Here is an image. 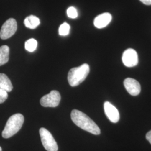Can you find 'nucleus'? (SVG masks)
<instances>
[{
    "label": "nucleus",
    "instance_id": "1",
    "mask_svg": "<svg viewBox=\"0 0 151 151\" xmlns=\"http://www.w3.org/2000/svg\"><path fill=\"white\" fill-rule=\"evenodd\" d=\"M73 122L82 129L87 131L94 135H99L101 133L99 127L86 114L81 111L74 109L70 114Z\"/></svg>",
    "mask_w": 151,
    "mask_h": 151
},
{
    "label": "nucleus",
    "instance_id": "2",
    "mask_svg": "<svg viewBox=\"0 0 151 151\" xmlns=\"http://www.w3.org/2000/svg\"><path fill=\"white\" fill-rule=\"evenodd\" d=\"M24 122V117L21 114H15L12 115L8 119L2 133V137L9 138L15 135L22 128Z\"/></svg>",
    "mask_w": 151,
    "mask_h": 151
},
{
    "label": "nucleus",
    "instance_id": "3",
    "mask_svg": "<svg viewBox=\"0 0 151 151\" xmlns=\"http://www.w3.org/2000/svg\"><path fill=\"white\" fill-rule=\"evenodd\" d=\"M89 72L90 67L87 63H84L79 67L72 68L68 73L69 84L72 87L78 86L83 81H85Z\"/></svg>",
    "mask_w": 151,
    "mask_h": 151
},
{
    "label": "nucleus",
    "instance_id": "4",
    "mask_svg": "<svg viewBox=\"0 0 151 151\" xmlns=\"http://www.w3.org/2000/svg\"><path fill=\"white\" fill-rule=\"evenodd\" d=\"M41 141L47 151H58V147L52 134L48 130L41 128L39 130Z\"/></svg>",
    "mask_w": 151,
    "mask_h": 151
},
{
    "label": "nucleus",
    "instance_id": "5",
    "mask_svg": "<svg viewBox=\"0 0 151 151\" xmlns=\"http://www.w3.org/2000/svg\"><path fill=\"white\" fill-rule=\"evenodd\" d=\"M61 99L60 93L58 91L53 90L41 98L40 103L44 107L55 108L60 104Z\"/></svg>",
    "mask_w": 151,
    "mask_h": 151
},
{
    "label": "nucleus",
    "instance_id": "6",
    "mask_svg": "<svg viewBox=\"0 0 151 151\" xmlns=\"http://www.w3.org/2000/svg\"><path fill=\"white\" fill-rule=\"evenodd\" d=\"M17 27V22L15 19L10 18L6 20L0 30L1 39L5 40L11 38L16 32Z\"/></svg>",
    "mask_w": 151,
    "mask_h": 151
},
{
    "label": "nucleus",
    "instance_id": "7",
    "mask_svg": "<svg viewBox=\"0 0 151 151\" xmlns=\"http://www.w3.org/2000/svg\"><path fill=\"white\" fill-rule=\"evenodd\" d=\"M122 61L127 67H135L138 63V56L137 52L133 49H127L123 54Z\"/></svg>",
    "mask_w": 151,
    "mask_h": 151
},
{
    "label": "nucleus",
    "instance_id": "8",
    "mask_svg": "<svg viewBox=\"0 0 151 151\" xmlns=\"http://www.w3.org/2000/svg\"><path fill=\"white\" fill-rule=\"evenodd\" d=\"M105 115L110 122L116 123L119 122L120 114L118 110L109 101H106L104 104Z\"/></svg>",
    "mask_w": 151,
    "mask_h": 151
},
{
    "label": "nucleus",
    "instance_id": "9",
    "mask_svg": "<svg viewBox=\"0 0 151 151\" xmlns=\"http://www.w3.org/2000/svg\"><path fill=\"white\" fill-rule=\"evenodd\" d=\"M124 85L127 91L132 96H137L140 93L141 87L140 83L132 78H127L124 81Z\"/></svg>",
    "mask_w": 151,
    "mask_h": 151
},
{
    "label": "nucleus",
    "instance_id": "10",
    "mask_svg": "<svg viewBox=\"0 0 151 151\" xmlns=\"http://www.w3.org/2000/svg\"><path fill=\"white\" fill-rule=\"evenodd\" d=\"M112 20V16L110 13L105 12L96 16L94 20L93 24L98 29L106 27Z\"/></svg>",
    "mask_w": 151,
    "mask_h": 151
},
{
    "label": "nucleus",
    "instance_id": "11",
    "mask_svg": "<svg viewBox=\"0 0 151 151\" xmlns=\"http://www.w3.org/2000/svg\"><path fill=\"white\" fill-rule=\"evenodd\" d=\"M0 89L5 90L7 92H11L13 89L11 81L4 73H0Z\"/></svg>",
    "mask_w": 151,
    "mask_h": 151
},
{
    "label": "nucleus",
    "instance_id": "12",
    "mask_svg": "<svg viewBox=\"0 0 151 151\" xmlns=\"http://www.w3.org/2000/svg\"><path fill=\"white\" fill-rule=\"evenodd\" d=\"M40 20L37 16L30 15L24 20V25L26 27L30 29H34L38 27L40 24Z\"/></svg>",
    "mask_w": 151,
    "mask_h": 151
},
{
    "label": "nucleus",
    "instance_id": "13",
    "mask_svg": "<svg viewBox=\"0 0 151 151\" xmlns=\"http://www.w3.org/2000/svg\"><path fill=\"white\" fill-rule=\"evenodd\" d=\"M10 48L7 45H2L0 47V66L5 65L9 60Z\"/></svg>",
    "mask_w": 151,
    "mask_h": 151
},
{
    "label": "nucleus",
    "instance_id": "14",
    "mask_svg": "<svg viewBox=\"0 0 151 151\" xmlns=\"http://www.w3.org/2000/svg\"><path fill=\"white\" fill-rule=\"evenodd\" d=\"M38 47V42L34 39H30L26 41L25 43V48L29 52H34Z\"/></svg>",
    "mask_w": 151,
    "mask_h": 151
},
{
    "label": "nucleus",
    "instance_id": "15",
    "mask_svg": "<svg viewBox=\"0 0 151 151\" xmlns=\"http://www.w3.org/2000/svg\"><path fill=\"white\" fill-rule=\"evenodd\" d=\"M70 25L67 23L64 22L60 26L59 28V34L61 36H66L70 34Z\"/></svg>",
    "mask_w": 151,
    "mask_h": 151
},
{
    "label": "nucleus",
    "instance_id": "16",
    "mask_svg": "<svg viewBox=\"0 0 151 151\" xmlns=\"http://www.w3.org/2000/svg\"><path fill=\"white\" fill-rule=\"evenodd\" d=\"M67 16L71 19H76L78 16V12L74 7H70L67 10Z\"/></svg>",
    "mask_w": 151,
    "mask_h": 151
},
{
    "label": "nucleus",
    "instance_id": "17",
    "mask_svg": "<svg viewBox=\"0 0 151 151\" xmlns=\"http://www.w3.org/2000/svg\"><path fill=\"white\" fill-rule=\"evenodd\" d=\"M8 97L7 92L2 89H0V104L4 103Z\"/></svg>",
    "mask_w": 151,
    "mask_h": 151
},
{
    "label": "nucleus",
    "instance_id": "18",
    "mask_svg": "<svg viewBox=\"0 0 151 151\" xmlns=\"http://www.w3.org/2000/svg\"><path fill=\"white\" fill-rule=\"evenodd\" d=\"M146 139L148 140L150 143L151 144V130L149 131L147 134H146Z\"/></svg>",
    "mask_w": 151,
    "mask_h": 151
},
{
    "label": "nucleus",
    "instance_id": "19",
    "mask_svg": "<svg viewBox=\"0 0 151 151\" xmlns=\"http://www.w3.org/2000/svg\"><path fill=\"white\" fill-rule=\"evenodd\" d=\"M140 1L146 5H151V0H140Z\"/></svg>",
    "mask_w": 151,
    "mask_h": 151
},
{
    "label": "nucleus",
    "instance_id": "20",
    "mask_svg": "<svg viewBox=\"0 0 151 151\" xmlns=\"http://www.w3.org/2000/svg\"><path fill=\"white\" fill-rule=\"evenodd\" d=\"M0 151H2V148H1V147H0Z\"/></svg>",
    "mask_w": 151,
    "mask_h": 151
}]
</instances>
